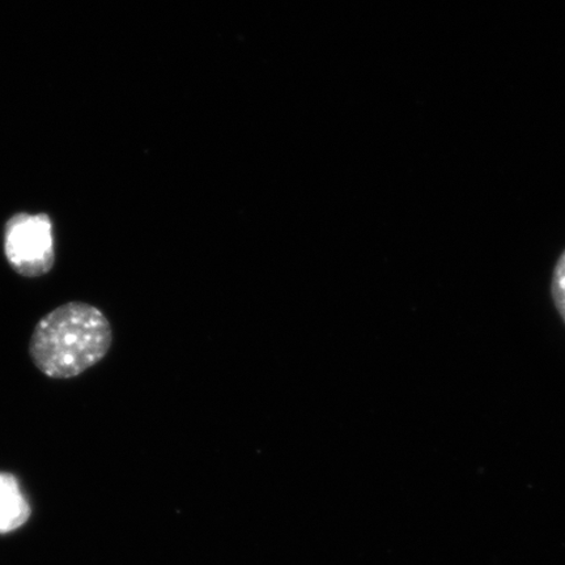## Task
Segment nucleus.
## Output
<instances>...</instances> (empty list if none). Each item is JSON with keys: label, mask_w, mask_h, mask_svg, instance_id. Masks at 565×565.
<instances>
[{"label": "nucleus", "mask_w": 565, "mask_h": 565, "mask_svg": "<svg viewBox=\"0 0 565 565\" xmlns=\"http://www.w3.org/2000/svg\"><path fill=\"white\" fill-rule=\"evenodd\" d=\"M4 254L21 277L46 275L55 263L52 218L45 214L12 216L4 227Z\"/></svg>", "instance_id": "nucleus-2"}, {"label": "nucleus", "mask_w": 565, "mask_h": 565, "mask_svg": "<svg viewBox=\"0 0 565 565\" xmlns=\"http://www.w3.org/2000/svg\"><path fill=\"white\" fill-rule=\"evenodd\" d=\"M551 296H553L557 313L565 323V249L557 258L554 267L553 279H551Z\"/></svg>", "instance_id": "nucleus-4"}, {"label": "nucleus", "mask_w": 565, "mask_h": 565, "mask_svg": "<svg viewBox=\"0 0 565 565\" xmlns=\"http://www.w3.org/2000/svg\"><path fill=\"white\" fill-rule=\"evenodd\" d=\"M113 331L100 309L67 302L41 318L30 343L32 362L51 379H73L100 363L109 352Z\"/></svg>", "instance_id": "nucleus-1"}, {"label": "nucleus", "mask_w": 565, "mask_h": 565, "mask_svg": "<svg viewBox=\"0 0 565 565\" xmlns=\"http://www.w3.org/2000/svg\"><path fill=\"white\" fill-rule=\"evenodd\" d=\"M32 508L19 479L0 471V534H10L30 520Z\"/></svg>", "instance_id": "nucleus-3"}]
</instances>
